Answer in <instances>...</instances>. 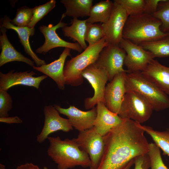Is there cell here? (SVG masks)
<instances>
[{
  "label": "cell",
  "instance_id": "1",
  "mask_svg": "<svg viewBox=\"0 0 169 169\" xmlns=\"http://www.w3.org/2000/svg\"><path fill=\"white\" fill-rule=\"evenodd\" d=\"M141 125L123 119L103 136L104 150L97 169H125L137 157L148 153L149 143Z\"/></svg>",
  "mask_w": 169,
  "mask_h": 169
},
{
  "label": "cell",
  "instance_id": "2",
  "mask_svg": "<svg viewBox=\"0 0 169 169\" xmlns=\"http://www.w3.org/2000/svg\"><path fill=\"white\" fill-rule=\"evenodd\" d=\"M49 146L47 153L57 165L58 169H71L77 166L90 167L89 155L79 148L74 138L61 140L60 137L49 136Z\"/></svg>",
  "mask_w": 169,
  "mask_h": 169
},
{
  "label": "cell",
  "instance_id": "3",
  "mask_svg": "<svg viewBox=\"0 0 169 169\" xmlns=\"http://www.w3.org/2000/svg\"><path fill=\"white\" fill-rule=\"evenodd\" d=\"M161 24L152 15L143 13L129 16L124 27L122 38L138 45L159 39L169 34L161 30Z\"/></svg>",
  "mask_w": 169,
  "mask_h": 169
},
{
  "label": "cell",
  "instance_id": "4",
  "mask_svg": "<svg viewBox=\"0 0 169 169\" xmlns=\"http://www.w3.org/2000/svg\"><path fill=\"white\" fill-rule=\"evenodd\" d=\"M108 44L105 37L97 43L88 46L81 53L67 60L64 70L65 84L77 86L82 84L84 79L82 72L96 62L102 50Z\"/></svg>",
  "mask_w": 169,
  "mask_h": 169
},
{
  "label": "cell",
  "instance_id": "5",
  "mask_svg": "<svg viewBox=\"0 0 169 169\" xmlns=\"http://www.w3.org/2000/svg\"><path fill=\"white\" fill-rule=\"evenodd\" d=\"M126 92H138L149 102L153 110L160 111L169 108L167 95L146 78L141 72L127 73L125 81Z\"/></svg>",
  "mask_w": 169,
  "mask_h": 169
},
{
  "label": "cell",
  "instance_id": "6",
  "mask_svg": "<svg viewBox=\"0 0 169 169\" xmlns=\"http://www.w3.org/2000/svg\"><path fill=\"white\" fill-rule=\"evenodd\" d=\"M147 100L135 91L126 92L121 106L119 115L122 119H128L140 124L150 118L153 111Z\"/></svg>",
  "mask_w": 169,
  "mask_h": 169
},
{
  "label": "cell",
  "instance_id": "7",
  "mask_svg": "<svg viewBox=\"0 0 169 169\" xmlns=\"http://www.w3.org/2000/svg\"><path fill=\"white\" fill-rule=\"evenodd\" d=\"M82 75L88 81L94 90L93 96L92 97L87 98L84 100L85 109H91L99 102L105 104L104 93L105 85L109 81L108 75L106 70L98 67L95 63H94L83 71Z\"/></svg>",
  "mask_w": 169,
  "mask_h": 169
},
{
  "label": "cell",
  "instance_id": "8",
  "mask_svg": "<svg viewBox=\"0 0 169 169\" xmlns=\"http://www.w3.org/2000/svg\"><path fill=\"white\" fill-rule=\"evenodd\" d=\"M74 139L79 148L89 155L91 161L90 167L97 169L104 151L103 136L97 132L93 127L79 132L77 138Z\"/></svg>",
  "mask_w": 169,
  "mask_h": 169
},
{
  "label": "cell",
  "instance_id": "9",
  "mask_svg": "<svg viewBox=\"0 0 169 169\" xmlns=\"http://www.w3.org/2000/svg\"><path fill=\"white\" fill-rule=\"evenodd\" d=\"M126 55V52L119 45L109 44L102 50L95 63L106 70L110 81L119 73H128L123 68Z\"/></svg>",
  "mask_w": 169,
  "mask_h": 169
},
{
  "label": "cell",
  "instance_id": "10",
  "mask_svg": "<svg viewBox=\"0 0 169 169\" xmlns=\"http://www.w3.org/2000/svg\"><path fill=\"white\" fill-rule=\"evenodd\" d=\"M119 45L126 53L124 64L128 73L142 71L155 58L150 51L128 40L123 38Z\"/></svg>",
  "mask_w": 169,
  "mask_h": 169
},
{
  "label": "cell",
  "instance_id": "11",
  "mask_svg": "<svg viewBox=\"0 0 169 169\" xmlns=\"http://www.w3.org/2000/svg\"><path fill=\"white\" fill-rule=\"evenodd\" d=\"M129 16L125 10L114 0L110 16L101 24L106 41L108 44L119 45L123 39L122 33Z\"/></svg>",
  "mask_w": 169,
  "mask_h": 169
},
{
  "label": "cell",
  "instance_id": "12",
  "mask_svg": "<svg viewBox=\"0 0 169 169\" xmlns=\"http://www.w3.org/2000/svg\"><path fill=\"white\" fill-rule=\"evenodd\" d=\"M63 19L57 24L54 26L50 24L48 26H40L39 29L45 39L43 45L36 49L37 53L45 54L51 49L57 47H64L79 52L82 51L83 49L78 43H72L65 41L61 38L56 33L59 28L67 26V23L62 22Z\"/></svg>",
  "mask_w": 169,
  "mask_h": 169
},
{
  "label": "cell",
  "instance_id": "13",
  "mask_svg": "<svg viewBox=\"0 0 169 169\" xmlns=\"http://www.w3.org/2000/svg\"><path fill=\"white\" fill-rule=\"evenodd\" d=\"M44 113L45 119L42 130L37 136L36 140L39 143L43 142L49 135L56 131H61L67 132L73 129L68 119L63 118L54 106H45Z\"/></svg>",
  "mask_w": 169,
  "mask_h": 169
},
{
  "label": "cell",
  "instance_id": "14",
  "mask_svg": "<svg viewBox=\"0 0 169 169\" xmlns=\"http://www.w3.org/2000/svg\"><path fill=\"white\" fill-rule=\"evenodd\" d=\"M127 73L123 72L117 74L105 87V105L110 110L118 115L126 93L125 84Z\"/></svg>",
  "mask_w": 169,
  "mask_h": 169
},
{
  "label": "cell",
  "instance_id": "15",
  "mask_svg": "<svg viewBox=\"0 0 169 169\" xmlns=\"http://www.w3.org/2000/svg\"><path fill=\"white\" fill-rule=\"evenodd\" d=\"M54 106L59 114L67 117L73 128L79 132L93 128L97 115L96 107L87 111L80 110L74 106L70 105L67 108L61 107L59 105Z\"/></svg>",
  "mask_w": 169,
  "mask_h": 169
},
{
  "label": "cell",
  "instance_id": "16",
  "mask_svg": "<svg viewBox=\"0 0 169 169\" xmlns=\"http://www.w3.org/2000/svg\"><path fill=\"white\" fill-rule=\"evenodd\" d=\"M14 71L13 70L6 74L0 72V89L7 91L13 86L22 85L32 86L38 90L41 82L48 76L43 75L34 77L33 75L36 74L33 71Z\"/></svg>",
  "mask_w": 169,
  "mask_h": 169
},
{
  "label": "cell",
  "instance_id": "17",
  "mask_svg": "<svg viewBox=\"0 0 169 169\" xmlns=\"http://www.w3.org/2000/svg\"><path fill=\"white\" fill-rule=\"evenodd\" d=\"M141 73L146 78L169 95V67L153 59Z\"/></svg>",
  "mask_w": 169,
  "mask_h": 169
},
{
  "label": "cell",
  "instance_id": "18",
  "mask_svg": "<svg viewBox=\"0 0 169 169\" xmlns=\"http://www.w3.org/2000/svg\"><path fill=\"white\" fill-rule=\"evenodd\" d=\"M96 108L97 115L94 122V127L97 132L103 136L123 120L118 115L108 109L103 102H98Z\"/></svg>",
  "mask_w": 169,
  "mask_h": 169
},
{
  "label": "cell",
  "instance_id": "19",
  "mask_svg": "<svg viewBox=\"0 0 169 169\" xmlns=\"http://www.w3.org/2000/svg\"><path fill=\"white\" fill-rule=\"evenodd\" d=\"M71 49L65 48L57 59L40 66H34L33 69L41 72L52 79L61 90L65 89V85L64 75V63L67 57L71 56Z\"/></svg>",
  "mask_w": 169,
  "mask_h": 169
},
{
  "label": "cell",
  "instance_id": "20",
  "mask_svg": "<svg viewBox=\"0 0 169 169\" xmlns=\"http://www.w3.org/2000/svg\"><path fill=\"white\" fill-rule=\"evenodd\" d=\"M11 20L7 15H4L3 17L0 19V27H3L6 29H13L17 33L20 42L23 46L25 52L32 58L37 66L46 64L45 61L39 58L33 51L30 44L29 37L34 34V28L16 26L11 23Z\"/></svg>",
  "mask_w": 169,
  "mask_h": 169
},
{
  "label": "cell",
  "instance_id": "21",
  "mask_svg": "<svg viewBox=\"0 0 169 169\" xmlns=\"http://www.w3.org/2000/svg\"><path fill=\"white\" fill-rule=\"evenodd\" d=\"M0 35L1 51L0 55V66L8 62L17 61L25 63L31 66H34V62L17 51L10 43L6 34V29L0 27Z\"/></svg>",
  "mask_w": 169,
  "mask_h": 169
},
{
  "label": "cell",
  "instance_id": "22",
  "mask_svg": "<svg viewBox=\"0 0 169 169\" xmlns=\"http://www.w3.org/2000/svg\"><path fill=\"white\" fill-rule=\"evenodd\" d=\"M92 0H61L60 2L66 8L62 15L63 19L66 16L77 18L89 17L92 6Z\"/></svg>",
  "mask_w": 169,
  "mask_h": 169
},
{
  "label": "cell",
  "instance_id": "23",
  "mask_svg": "<svg viewBox=\"0 0 169 169\" xmlns=\"http://www.w3.org/2000/svg\"><path fill=\"white\" fill-rule=\"evenodd\" d=\"M71 24L69 26L62 28L64 36L77 41L83 49H85L88 46L85 39L87 29L86 20H80L74 18L71 20Z\"/></svg>",
  "mask_w": 169,
  "mask_h": 169
},
{
  "label": "cell",
  "instance_id": "24",
  "mask_svg": "<svg viewBox=\"0 0 169 169\" xmlns=\"http://www.w3.org/2000/svg\"><path fill=\"white\" fill-rule=\"evenodd\" d=\"M114 2L109 0L101 1L92 7L90 15L86 20L90 23H106L111 15Z\"/></svg>",
  "mask_w": 169,
  "mask_h": 169
},
{
  "label": "cell",
  "instance_id": "25",
  "mask_svg": "<svg viewBox=\"0 0 169 169\" xmlns=\"http://www.w3.org/2000/svg\"><path fill=\"white\" fill-rule=\"evenodd\" d=\"M141 127L150 136L154 143L163 151V155L169 156V131H159L150 126L141 125Z\"/></svg>",
  "mask_w": 169,
  "mask_h": 169
},
{
  "label": "cell",
  "instance_id": "26",
  "mask_svg": "<svg viewBox=\"0 0 169 169\" xmlns=\"http://www.w3.org/2000/svg\"><path fill=\"white\" fill-rule=\"evenodd\" d=\"M140 45L151 52L155 57L169 56V34L159 39L145 43Z\"/></svg>",
  "mask_w": 169,
  "mask_h": 169
},
{
  "label": "cell",
  "instance_id": "27",
  "mask_svg": "<svg viewBox=\"0 0 169 169\" xmlns=\"http://www.w3.org/2000/svg\"><path fill=\"white\" fill-rule=\"evenodd\" d=\"M161 22V29L164 33L169 32V0H162L156 11L152 15Z\"/></svg>",
  "mask_w": 169,
  "mask_h": 169
},
{
  "label": "cell",
  "instance_id": "28",
  "mask_svg": "<svg viewBox=\"0 0 169 169\" xmlns=\"http://www.w3.org/2000/svg\"><path fill=\"white\" fill-rule=\"evenodd\" d=\"M33 13V8L23 6L17 9L15 17L11 22L18 27H28L31 21Z\"/></svg>",
  "mask_w": 169,
  "mask_h": 169
},
{
  "label": "cell",
  "instance_id": "29",
  "mask_svg": "<svg viewBox=\"0 0 169 169\" xmlns=\"http://www.w3.org/2000/svg\"><path fill=\"white\" fill-rule=\"evenodd\" d=\"M87 29L85 41L89 46H92L98 42L105 37L101 24L90 23L87 22Z\"/></svg>",
  "mask_w": 169,
  "mask_h": 169
},
{
  "label": "cell",
  "instance_id": "30",
  "mask_svg": "<svg viewBox=\"0 0 169 169\" xmlns=\"http://www.w3.org/2000/svg\"><path fill=\"white\" fill-rule=\"evenodd\" d=\"M126 11L129 16L135 15L144 13L145 0H115Z\"/></svg>",
  "mask_w": 169,
  "mask_h": 169
},
{
  "label": "cell",
  "instance_id": "31",
  "mask_svg": "<svg viewBox=\"0 0 169 169\" xmlns=\"http://www.w3.org/2000/svg\"><path fill=\"white\" fill-rule=\"evenodd\" d=\"M55 0H51L46 3L36 6L33 8L32 18L28 27L30 28H34L39 21L55 7Z\"/></svg>",
  "mask_w": 169,
  "mask_h": 169
},
{
  "label": "cell",
  "instance_id": "32",
  "mask_svg": "<svg viewBox=\"0 0 169 169\" xmlns=\"http://www.w3.org/2000/svg\"><path fill=\"white\" fill-rule=\"evenodd\" d=\"M148 153L150 159L151 169H168L163 162L160 149L155 143H149Z\"/></svg>",
  "mask_w": 169,
  "mask_h": 169
},
{
  "label": "cell",
  "instance_id": "33",
  "mask_svg": "<svg viewBox=\"0 0 169 169\" xmlns=\"http://www.w3.org/2000/svg\"><path fill=\"white\" fill-rule=\"evenodd\" d=\"M12 108V100L7 91L0 89V117H8Z\"/></svg>",
  "mask_w": 169,
  "mask_h": 169
},
{
  "label": "cell",
  "instance_id": "34",
  "mask_svg": "<svg viewBox=\"0 0 169 169\" xmlns=\"http://www.w3.org/2000/svg\"><path fill=\"white\" fill-rule=\"evenodd\" d=\"M134 169H149L151 167V161L148 153L137 157L134 160Z\"/></svg>",
  "mask_w": 169,
  "mask_h": 169
},
{
  "label": "cell",
  "instance_id": "35",
  "mask_svg": "<svg viewBox=\"0 0 169 169\" xmlns=\"http://www.w3.org/2000/svg\"><path fill=\"white\" fill-rule=\"evenodd\" d=\"M162 0H145V13L152 15L157 10L159 3Z\"/></svg>",
  "mask_w": 169,
  "mask_h": 169
},
{
  "label": "cell",
  "instance_id": "36",
  "mask_svg": "<svg viewBox=\"0 0 169 169\" xmlns=\"http://www.w3.org/2000/svg\"><path fill=\"white\" fill-rule=\"evenodd\" d=\"M0 121L8 124L20 123L22 122V120L17 116L0 117Z\"/></svg>",
  "mask_w": 169,
  "mask_h": 169
},
{
  "label": "cell",
  "instance_id": "37",
  "mask_svg": "<svg viewBox=\"0 0 169 169\" xmlns=\"http://www.w3.org/2000/svg\"><path fill=\"white\" fill-rule=\"evenodd\" d=\"M16 169H41L37 165L32 163H27L25 164L18 166Z\"/></svg>",
  "mask_w": 169,
  "mask_h": 169
},
{
  "label": "cell",
  "instance_id": "38",
  "mask_svg": "<svg viewBox=\"0 0 169 169\" xmlns=\"http://www.w3.org/2000/svg\"><path fill=\"white\" fill-rule=\"evenodd\" d=\"M0 169H5V166L1 163L0 164Z\"/></svg>",
  "mask_w": 169,
  "mask_h": 169
},
{
  "label": "cell",
  "instance_id": "39",
  "mask_svg": "<svg viewBox=\"0 0 169 169\" xmlns=\"http://www.w3.org/2000/svg\"><path fill=\"white\" fill-rule=\"evenodd\" d=\"M43 169H50L48 168L47 167L45 166L44 167Z\"/></svg>",
  "mask_w": 169,
  "mask_h": 169
},
{
  "label": "cell",
  "instance_id": "40",
  "mask_svg": "<svg viewBox=\"0 0 169 169\" xmlns=\"http://www.w3.org/2000/svg\"><path fill=\"white\" fill-rule=\"evenodd\" d=\"M130 168L129 166H127L125 169H129Z\"/></svg>",
  "mask_w": 169,
  "mask_h": 169
},
{
  "label": "cell",
  "instance_id": "41",
  "mask_svg": "<svg viewBox=\"0 0 169 169\" xmlns=\"http://www.w3.org/2000/svg\"><path fill=\"white\" fill-rule=\"evenodd\" d=\"M167 130H168L169 131V128H168L167 129Z\"/></svg>",
  "mask_w": 169,
  "mask_h": 169
},
{
  "label": "cell",
  "instance_id": "42",
  "mask_svg": "<svg viewBox=\"0 0 169 169\" xmlns=\"http://www.w3.org/2000/svg\"><path fill=\"white\" fill-rule=\"evenodd\" d=\"M90 169H93L92 168L90 167Z\"/></svg>",
  "mask_w": 169,
  "mask_h": 169
},
{
  "label": "cell",
  "instance_id": "43",
  "mask_svg": "<svg viewBox=\"0 0 169 169\" xmlns=\"http://www.w3.org/2000/svg\"><path fill=\"white\" fill-rule=\"evenodd\" d=\"M168 33H169V32H168Z\"/></svg>",
  "mask_w": 169,
  "mask_h": 169
}]
</instances>
